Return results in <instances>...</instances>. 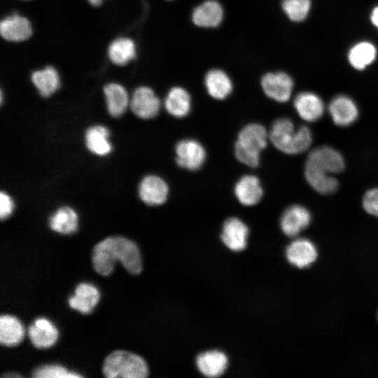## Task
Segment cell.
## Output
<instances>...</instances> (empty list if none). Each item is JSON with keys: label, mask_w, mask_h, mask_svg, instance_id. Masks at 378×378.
I'll return each mask as SVG.
<instances>
[{"label": "cell", "mask_w": 378, "mask_h": 378, "mask_svg": "<svg viewBox=\"0 0 378 378\" xmlns=\"http://www.w3.org/2000/svg\"><path fill=\"white\" fill-rule=\"evenodd\" d=\"M260 86L267 97L284 103L291 97L294 81L290 75L284 71H268L261 75Z\"/></svg>", "instance_id": "cell-6"}, {"label": "cell", "mask_w": 378, "mask_h": 378, "mask_svg": "<svg viewBox=\"0 0 378 378\" xmlns=\"http://www.w3.org/2000/svg\"><path fill=\"white\" fill-rule=\"evenodd\" d=\"M13 210V202L10 196L6 192L0 193V218L1 220L10 216Z\"/></svg>", "instance_id": "cell-34"}, {"label": "cell", "mask_w": 378, "mask_h": 378, "mask_svg": "<svg viewBox=\"0 0 378 378\" xmlns=\"http://www.w3.org/2000/svg\"><path fill=\"white\" fill-rule=\"evenodd\" d=\"M83 376L58 365H45L36 368L32 372L34 378H76Z\"/></svg>", "instance_id": "cell-32"}, {"label": "cell", "mask_w": 378, "mask_h": 378, "mask_svg": "<svg viewBox=\"0 0 378 378\" xmlns=\"http://www.w3.org/2000/svg\"><path fill=\"white\" fill-rule=\"evenodd\" d=\"M139 195L140 199L148 205H161L167 200L169 186L161 177L148 175L140 182Z\"/></svg>", "instance_id": "cell-14"}, {"label": "cell", "mask_w": 378, "mask_h": 378, "mask_svg": "<svg viewBox=\"0 0 378 378\" xmlns=\"http://www.w3.org/2000/svg\"><path fill=\"white\" fill-rule=\"evenodd\" d=\"M119 260L127 271L138 274L142 270V260L138 246L121 236L106 237L94 246L92 253L93 268L102 276H108Z\"/></svg>", "instance_id": "cell-1"}, {"label": "cell", "mask_w": 378, "mask_h": 378, "mask_svg": "<svg viewBox=\"0 0 378 378\" xmlns=\"http://www.w3.org/2000/svg\"><path fill=\"white\" fill-rule=\"evenodd\" d=\"M196 363L199 370L204 376L216 377L225 371L228 359L223 352L211 350L198 355Z\"/></svg>", "instance_id": "cell-24"}, {"label": "cell", "mask_w": 378, "mask_h": 378, "mask_svg": "<svg viewBox=\"0 0 378 378\" xmlns=\"http://www.w3.org/2000/svg\"><path fill=\"white\" fill-rule=\"evenodd\" d=\"M281 9L286 18L293 22H301L309 15L312 7L311 0H281Z\"/></svg>", "instance_id": "cell-31"}, {"label": "cell", "mask_w": 378, "mask_h": 378, "mask_svg": "<svg viewBox=\"0 0 378 378\" xmlns=\"http://www.w3.org/2000/svg\"><path fill=\"white\" fill-rule=\"evenodd\" d=\"M304 176L310 186L318 193L332 194L338 188V181L335 177L308 161L304 165Z\"/></svg>", "instance_id": "cell-20"}, {"label": "cell", "mask_w": 378, "mask_h": 378, "mask_svg": "<svg viewBox=\"0 0 378 378\" xmlns=\"http://www.w3.org/2000/svg\"><path fill=\"white\" fill-rule=\"evenodd\" d=\"M109 132L102 125H96L87 130L85 140L87 148L92 153L98 155H105L111 150L108 141Z\"/></svg>", "instance_id": "cell-29"}, {"label": "cell", "mask_w": 378, "mask_h": 378, "mask_svg": "<svg viewBox=\"0 0 378 378\" xmlns=\"http://www.w3.org/2000/svg\"><path fill=\"white\" fill-rule=\"evenodd\" d=\"M175 161L180 167L189 171H196L202 167L206 160L204 147L198 141L185 139L175 146Z\"/></svg>", "instance_id": "cell-7"}, {"label": "cell", "mask_w": 378, "mask_h": 378, "mask_svg": "<svg viewBox=\"0 0 378 378\" xmlns=\"http://www.w3.org/2000/svg\"><path fill=\"white\" fill-rule=\"evenodd\" d=\"M248 232L247 225L241 220L231 217L223 223L221 239L230 250L240 251L246 246Z\"/></svg>", "instance_id": "cell-16"}, {"label": "cell", "mask_w": 378, "mask_h": 378, "mask_svg": "<svg viewBox=\"0 0 378 378\" xmlns=\"http://www.w3.org/2000/svg\"><path fill=\"white\" fill-rule=\"evenodd\" d=\"M225 15V9L220 1L202 0L191 9L190 20L197 29L213 31L223 25Z\"/></svg>", "instance_id": "cell-5"}, {"label": "cell", "mask_w": 378, "mask_h": 378, "mask_svg": "<svg viewBox=\"0 0 378 378\" xmlns=\"http://www.w3.org/2000/svg\"><path fill=\"white\" fill-rule=\"evenodd\" d=\"M164 106L171 115L178 118H184L191 111V95L186 88L181 85H174L166 94Z\"/></svg>", "instance_id": "cell-18"}, {"label": "cell", "mask_w": 378, "mask_h": 378, "mask_svg": "<svg viewBox=\"0 0 378 378\" xmlns=\"http://www.w3.org/2000/svg\"><path fill=\"white\" fill-rule=\"evenodd\" d=\"M99 298V292L94 286L80 283L76 286L74 295L69 299V304L72 309L87 314L95 307Z\"/></svg>", "instance_id": "cell-22"}, {"label": "cell", "mask_w": 378, "mask_h": 378, "mask_svg": "<svg viewBox=\"0 0 378 378\" xmlns=\"http://www.w3.org/2000/svg\"><path fill=\"white\" fill-rule=\"evenodd\" d=\"M50 227L60 234L74 233L78 228L76 212L69 206L59 208L49 219Z\"/></svg>", "instance_id": "cell-30"}, {"label": "cell", "mask_w": 378, "mask_h": 378, "mask_svg": "<svg viewBox=\"0 0 378 378\" xmlns=\"http://www.w3.org/2000/svg\"><path fill=\"white\" fill-rule=\"evenodd\" d=\"M92 6L97 7L102 4L104 0H87Z\"/></svg>", "instance_id": "cell-36"}, {"label": "cell", "mask_w": 378, "mask_h": 378, "mask_svg": "<svg viewBox=\"0 0 378 378\" xmlns=\"http://www.w3.org/2000/svg\"><path fill=\"white\" fill-rule=\"evenodd\" d=\"M33 28L29 20L15 13L4 18L0 22V34L5 41L19 43L28 40Z\"/></svg>", "instance_id": "cell-11"}, {"label": "cell", "mask_w": 378, "mask_h": 378, "mask_svg": "<svg viewBox=\"0 0 378 378\" xmlns=\"http://www.w3.org/2000/svg\"><path fill=\"white\" fill-rule=\"evenodd\" d=\"M31 80L39 94L43 97H48L59 88V76L52 66H47L32 72Z\"/></svg>", "instance_id": "cell-25"}, {"label": "cell", "mask_w": 378, "mask_h": 378, "mask_svg": "<svg viewBox=\"0 0 378 378\" xmlns=\"http://www.w3.org/2000/svg\"><path fill=\"white\" fill-rule=\"evenodd\" d=\"M166 1H173V0H164Z\"/></svg>", "instance_id": "cell-38"}, {"label": "cell", "mask_w": 378, "mask_h": 378, "mask_svg": "<svg viewBox=\"0 0 378 378\" xmlns=\"http://www.w3.org/2000/svg\"><path fill=\"white\" fill-rule=\"evenodd\" d=\"M286 255L291 265L298 268H305L316 260L318 252L310 240L300 238L295 239L287 246Z\"/></svg>", "instance_id": "cell-17"}, {"label": "cell", "mask_w": 378, "mask_h": 378, "mask_svg": "<svg viewBox=\"0 0 378 378\" xmlns=\"http://www.w3.org/2000/svg\"><path fill=\"white\" fill-rule=\"evenodd\" d=\"M269 134L265 127L258 123H249L239 131L234 144L236 158L250 167H257L260 153L267 145Z\"/></svg>", "instance_id": "cell-3"}, {"label": "cell", "mask_w": 378, "mask_h": 378, "mask_svg": "<svg viewBox=\"0 0 378 378\" xmlns=\"http://www.w3.org/2000/svg\"><path fill=\"white\" fill-rule=\"evenodd\" d=\"M362 204L366 212L378 217V188H372L365 193Z\"/></svg>", "instance_id": "cell-33"}, {"label": "cell", "mask_w": 378, "mask_h": 378, "mask_svg": "<svg viewBox=\"0 0 378 378\" xmlns=\"http://www.w3.org/2000/svg\"><path fill=\"white\" fill-rule=\"evenodd\" d=\"M28 335L35 347L49 348L57 342L58 331L50 321L45 318H38L29 326Z\"/></svg>", "instance_id": "cell-21"}, {"label": "cell", "mask_w": 378, "mask_h": 378, "mask_svg": "<svg viewBox=\"0 0 378 378\" xmlns=\"http://www.w3.org/2000/svg\"><path fill=\"white\" fill-rule=\"evenodd\" d=\"M24 337L21 322L14 316L5 314L0 317V343L13 346L19 344Z\"/></svg>", "instance_id": "cell-28"}, {"label": "cell", "mask_w": 378, "mask_h": 378, "mask_svg": "<svg viewBox=\"0 0 378 378\" xmlns=\"http://www.w3.org/2000/svg\"><path fill=\"white\" fill-rule=\"evenodd\" d=\"M136 46L129 37H118L109 44L107 55L109 60L115 65L123 66L136 57Z\"/></svg>", "instance_id": "cell-23"}, {"label": "cell", "mask_w": 378, "mask_h": 378, "mask_svg": "<svg viewBox=\"0 0 378 378\" xmlns=\"http://www.w3.org/2000/svg\"><path fill=\"white\" fill-rule=\"evenodd\" d=\"M102 372L108 378H145L148 374V368L140 356L125 350H115L105 358Z\"/></svg>", "instance_id": "cell-4"}, {"label": "cell", "mask_w": 378, "mask_h": 378, "mask_svg": "<svg viewBox=\"0 0 378 378\" xmlns=\"http://www.w3.org/2000/svg\"><path fill=\"white\" fill-rule=\"evenodd\" d=\"M269 138L276 148L288 155L302 153L312 143L311 130L307 126H300L295 130L293 121L287 118L274 120Z\"/></svg>", "instance_id": "cell-2"}, {"label": "cell", "mask_w": 378, "mask_h": 378, "mask_svg": "<svg viewBox=\"0 0 378 378\" xmlns=\"http://www.w3.org/2000/svg\"><path fill=\"white\" fill-rule=\"evenodd\" d=\"M307 161L331 174L342 172L345 162L342 154L336 149L322 146L313 149L308 155Z\"/></svg>", "instance_id": "cell-12"}, {"label": "cell", "mask_w": 378, "mask_h": 378, "mask_svg": "<svg viewBox=\"0 0 378 378\" xmlns=\"http://www.w3.org/2000/svg\"><path fill=\"white\" fill-rule=\"evenodd\" d=\"M293 105L300 117L307 122L318 120L324 113V103L316 93L301 92L294 99Z\"/></svg>", "instance_id": "cell-15"}, {"label": "cell", "mask_w": 378, "mask_h": 378, "mask_svg": "<svg viewBox=\"0 0 378 378\" xmlns=\"http://www.w3.org/2000/svg\"><path fill=\"white\" fill-rule=\"evenodd\" d=\"M328 111L333 122L340 127H348L354 123L359 115L356 103L347 95L338 94L329 103Z\"/></svg>", "instance_id": "cell-10"}, {"label": "cell", "mask_w": 378, "mask_h": 378, "mask_svg": "<svg viewBox=\"0 0 378 378\" xmlns=\"http://www.w3.org/2000/svg\"><path fill=\"white\" fill-rule=\"evenodd\" d=\"M107 108L113 117H119L126 111L130 99L125 88L119 83H110L104 87Z\"/></svg>", "instance_id": "cell-26"}, {"label": "cell", "mask_w": 378, "mask_h": 378, "mask_svg": "<svg viewBox=\"0 0 378 378\" xmlns=\"http://www.w3.org/2000/svg\"><path fill=\"white\" fill-rule=\"evenodd\" d=\"M377 54V48L373 43L363 41L354 44L349 49L347 59L353 68L363 70L374 62Z\"/></svg>", "instance_id": "cell-27"}, {"label": "cell", "mask_w": 378, "mask_h": 378, "mask_svg": "<svg viewBox=\"0 0 378 378\" xmlns=\"http://www.w3.org/2000/svg\"><path fill=\"white\" fill-rule=\"evenodd\" d=\"M234 193L240 204L244 206H253L262 199L263 189L256 176L246 174L236 182Z\"/></svg>", "instance_id": "cell-19"}, {"label": "cell", "mask_w": 378, "mask_h": 378, "mask_svg": "<svg viewBox=\"0 0 378 378\" xmlns=\"http://www.w3.org/2000/svg\"><path fill=\"white\" fill-rule=\"evenodd\" d=\"M130 105L136 116L142 119H150L158 114L161 102L151 88L143 85L134 90Z\"/></svg>", "instance_id": "cell-9"}, {"label": "cell", "mask_w": 378, "mask_h": 378, "mask_svg": "<svg viewBox=\"0 0 378 378\" xmlns=\"http://www.w3.org/2000/svg\"><path fill=\"white\" fill-rule=\"evenodd\" d=\"M370 18L372 24L378 29V5L372 8Z\"/></svg>", "instance_id": "cell-35"}, {"label": "cell", "mask_w": 378, "mask_h": 378, "mask_svg": "<svg viewBox=\"0 0 378 378\" xmlns=\"http://www.w3.org/2000/svg\"><path fill=\"white\" fill-rule=\"evenodd\" d=\"M311 218V214L306 207L300 204H293L289 206L283 212L280 219V226L286 235L293 237L309 225Z\"/></svg>", "instance_id": "cell-13"}, {"label": "cell", "mask_w": 378, "mask_h": 378, "mask_svg": "<svg viewBox=\"0 0 378 378\" xmlns=\"http://www.w3.org/2000/svg\"><path fill=\"white\" fill-rule=\"evenodd\" d=\"M203 84L209 96L218 101L229 97L234 89L231 76L220 66H211L206 69L203 76Z\"/></svg>", "instance_id": "cell-8"}, {"label": "cell", "mask_w": 378, "mask_h": 378, "mask_svg": "<svg viewBox=\"0 0 378 378\" xmlns=\"http://www.w3.org/2000/svg\"><path fill=\"white\" fill-rule=\"evenodd\" d=\"M4 377H21L22 376L20 374H5Z\"/></svg>", "instance_id": "cell-37"}]
</instances>
